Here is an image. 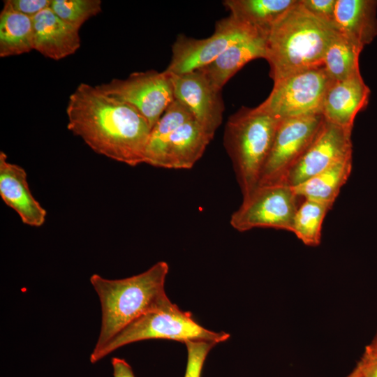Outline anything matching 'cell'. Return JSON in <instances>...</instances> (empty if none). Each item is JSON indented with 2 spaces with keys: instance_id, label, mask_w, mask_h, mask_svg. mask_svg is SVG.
<instances>
[{
  "instance_id": "cell-10",
  "label": "cell",
  "mask_w": 377,
  "mask_h": 377,
  "mask_svg": "<svg viewBox=\"0 0 377 377\" xmlns=\"http://www.w3.org/2000/svg\"><path fill=\"white\" fill-rule=\"evenodd\" d=\"M255 34L260 35L230 15L216 22L214 31L209 37L197 39L179 34L172 45L170 62L164 71L172 75L193 71L214 61L232 44Z\"/></svg>"
},
{
  "instance_id": "cell-20",
  "label": "cell",
  "mask_w": 377,
  "mask_h": 377,
  "mask_svg": "<svg viewBox=\"0 0 377 377\" xmlns=\"http://www.w3.org/2000/svg\"><path fill=\"white\" fill-rule=\"evenodd\" d=\"M352 156L333 164L303 183L292 187L302 199H309L333 206L352 170Z\"/></svg>"
},
{
  "instance_id": "cell-12",
  "label": "cell",
  "mask_w": 377,
  "mask_h": 377,
  "mask_svg": "<svg viewBox=\"0 0 377 377\" xmlns=\"http://www.w3.org/2000/svg\"><path fill=\"white\" fill-rule=\"evenodd\" d=\"M170 75L175 98L184 103L195 119L214 136L225 110L222 90L215 87L199 70Z\"/></svg>"
},
{
  "instance_id": "cell-13",
  "label": "cell",
  "mask_w": 377,
  "mask_h": 377,
  "mask_svg": "<svg viewBox=\"0 0 377 377\" xmlns=\"http://www.w3.org/2000/svg\"><path fill=\"white\" fill-rule=\"evenodd\" d=\"M214 138L195 119L175 130L145 163L169 169H189Z\"/></svg>"
},
{
  "instance_id": "cell-32",
  "label": "cell",
  "mask_w": 377,
  "mask_h": 377,
  "mask_svg": "<svg viewBox=\"0 0 377 377\" xmlns=\"http://www.w3.org/2000/svg\"><path fill=\"white\" fill-rule=\"evenodd\" d=\"M346 377H364L360 372L358 367L356 366L355 368L353 370V371L349 374Z\"/></svg>"
},
{
  "instance_id": "cell-4",
  "label": "cell",
  "mask_w": 377,
  "mask_h": 377,
  "mask_svg": "<svg viewBox=\"0 0 377 377\" xmlns=\"http://www.w3.org/2000/svg\"><path fill=\"white\" fill-rule=\"evenodd\" d=\"M281 120L257 106L242 107L226 122L224 146L243 197L258 186Z\"/></svg>"
},
{
  "instance_id": "cell-2",
  "label": "cell",
  "mask_w": 377,
  "mask_h": 377,
  "mask_svg": "<svg viewBox=\"0 0 377 377\" xmlns=\"http://www.w3.org/2000/svg\"><path fill=\"white\" fill-rule=\"evenodd\" d=\"M169 267L159 261L145 272L120 279H108L94 274L90 283L100 300L101 325L93 351L103 348L133 320L172 302L165 291Z\"/></svg>"
},
{
  "instance_id": "cell-17",
  "label": "cell",
  "mask_w": 377,
  "mask_h": 377,
  "mask_svg": "<svg viewBox=\"0 0 377 377\" xmlns=\"http://www.w3.org/2000/svg\"><path fill=\"white\" fill-rule=\"evenodd\" d=\"M266 41L267 38L258 34L248 36L232 44L214 61L197 70L215 87L222 90L228 80L248 62L265 58Z\"/></svg>"
},
{
  "instance_id": "cell-28",
  "label": "cell",
  "mask_w": 377,
  "mask_h": 377,
  "mask_svg": "<svg viewBox=\"0 0 377 377\" xmlns=\"http://www.w3.org/2000/svg\"><path fill=\"white\" fill-rule=\"evenodd\" d=\"M51 1L6 0L3 1V7L32 18L45 8H50Z\"/></svg>"
},
{
  "instance_id": "cell-30",
  "label": "cell",
  "mask_w": 377,
  "mask_h": 377,
  "mask_svg": "<svg viewBox=\"0 0 377 377\" xmlns=\"http://www.w3.org/2000/svg\"><path fill=\"white\" fill-rule=\"evenodd\" d=\"M113 377H135L131 365L124 359L113 357L111 360Z\"/></svg>"
},
{
  "instance_id": "cell-18",
  "label": "cell",
  "mask_w": 377,
  "mask_h": 377,
  "mask_svg": "<svg viewBox=\"0 0 377 377\" xmlns=\"http://www.w3.org/2000/svg\"><path fill=\"white\" fill-rule=\"evenodd\" d=\"M376 9V0H337V31L364 48L377 36Z\"/></svg>"
},
{
  "instance_id": "cell-27",
  "label": "cell",
  "mask_w": 377,
  "mask_h": 377,
  "mask_svg": "<svg viewBox=\"0 0 377 377\" xmlns=\"http://www.w3.org/2000/svg\"><path fill=\"white\" fill-rule=\"evenodd\" d=\"M300 1L309 13L337 31L335 27L337 0H300Z\"/></svg>"
},
{
  "instance_id": "cell-31",
  "label": "cell",
  "mask_w": 377,
  "mask_h": 377,
  "mask_svg": "<svg viewBox=\"0 0 377 377\" xmlns=\"http://www.w3.org/2000/svg\"><path fill=\"white\" fill-rule=\"evenodd\" d=\"M365 350L371 353L377 355V332L370 343L366 346Z\"/></svg>"
},
{
  "instance_id": "cell-25",
  "label": "cell",
  "mask_w": 377,
  "mask_h": 377,
  "mask_svg": "<svg viewBox=\"0 0 377 377\" xmlns=\"http://www.w3.org/2000/svg\"><path fill=\"white\" fill-rule=\"evenodd\" d=\"M50 8L61 20L80 30L87 20L101 11V1L52 0Z\"/></svg>"
},
{
  "instance_id": "cell-14",
  "label": "cell",
  "mask_w": 377,
  "mask_h": 377,
  "mask_svg": "<svg viewBox=\"0 0 377 377\" xmlns=\"http://www.w3.org/2000/svg\"><path fill=\"white\" fill-rule=\"evenodd\" d=\"M3 151L0 152V195L5 204L15 211L23 223L42 226L47 212L33 196L27 182L25 170L8 160Z\"/></svg>"
},
{
  "instance_id": "cell-23",
  "label": "cell",
  "mask_w": 377,
  "mask_h": 377,
  "mask_svg": "<svg viewBox=\"0 0 377 377\" xmlns=\"http://www.w3.org/2000/svg\"><path fill=\"white\" fill-rule=\"evenodd\" d=\"M332 206L327 203L302 199L293 220L290 232L309 246L320 244L323 221Z\"/></svg>"
},
{
  "instance_id": "cell-9",
  "label": "cell",
  "mask_w": 377,
  "mask_h": 377,
  "mask_svg": "<svg viewBox=\"0 0 377 377\" xmlns=\"http://www.w3.org/2000/svg\"><path fill=\"white\" fill-rule=\"evenodd\" d=\"M324 121L323 114L281 119L258 186L284 184L288 174L310 146Z\"/></svg>"
},
{
  "instance_id": "cell-1",
  "label": "cell",
  "mask_w": 377,
  "mask_h": 377,
  "mask_svg": "<svg viewBox=\"0 0 377 377\" xmlns=\"http://www.w3.org/2000/svg\"><path fill=\"white\" fill-rule=\"evenodd\" d=\"M67 127L93 151L130 166L145 163L151 128L129 105L80 84L70 95Z\"/></svg>"
},
{
  "instance_id": "cell-26",
  "label": "cell",
  "mask_w": 377,
  "mask_h": 377,
  "mask_svg": "<svg viewBox=\"0 0 377 377\" xmlns=\"http://www.w3.org/2000/svg\"><path fill=\"white\" fill-rule=\"evenodd\" d=\"M187 362L184 377H201L202 367L210 350L216 344L207 341H188Z\"/></svg>"
},
{
  "instance_id": "cell-7",
  "label": "cell",
  "mask_w": 377,
  "mask_h": 377,
  "mask_svg": "<svg viewBox=\"0 0 377 377\" xmlns=\"http://www.w3.org/2000/svg\"><path fill=\"white\" fill-rule=\"evenodd\" d=\"M302 199L286 184L260 186L243 197L230 216L231 226L239 232L270 228L290 232Z\"/></svg>"
},
{
  "instance_id": "cell-22",
  "label": "cell",
  "mask_w": 377,
  "mask_h": 377,
  "mask_svg": "<svg viewBox=\"0 0 377 377\" xmlns=\"http://www.w3.org/2000/svg\"><path fill=\"white\" fill-rule=\"evenodd\" d=\"M363 47L338 33L329 45L323 66L329 77L341 81L360 74L359 57Z\"/></svg>"
},
{
  "instance_id": "cell-21",
  "label": "cell",
  "mask_w": 377,
  "mask_h": 377,
  "mask_svg": "<svg viewBox=\"0 0 377 377\" xmlns=\"http://www.w3.org/2000/svg\"><path fill=\"white\" fill-rule=\"evenodd\" d=\"M32 50L33 19L3 7L0 13V57L20 55Z\"/></svg>"
},
{
  "instance_id": "cell-5",
  "label": "cell",
  "mask_w": 377,
  "mask_h": 377,
  "mask_svg": "<svg viewBox=\"0 0 377 377\" xmlns=\"http://www.w3.org/2000/svg\"><path fill=\"white\" fill-rule=\"evenodd\" d=\"M230 334L216 332L199 325L188 311H183L175 304L151 311L126 326L103 348L92 351L90 362L94 364L115 350L134 342L147 339H168L186 342L207 341L216 343L228 339Z\"/></svg>"
},
{
  "instance_id": "cell-3",
  "label": "cell",
  "mask_w": 377,
  "mask_h": 377,
  "mask_svg": "<svg viewBox=\"0 0 377 377\" xmlns=\"http://www.w3.org/2000/svg\"><path fill=\"white\" fill-rule=\"evenodd\" d=\"M338 34L309 13L300 0L274 25L266 41L265 58L274 82L323 66L325 52Z\"/></svg>"
},
{
  "instance_id": "cell-19",
  "label": "cell",
  "mask_w": 377,
  "mask_h": 377,
  "mask_svg": "<svg viewBox=\"0 0 377 377\" xmlns=\"http://www.w3.org/2000/svg\"><path fill=\"white\" fill-rule=\"evenodd\" d=\"M299 0H225L230 15L267 38L278 21Z\"/></svg>"
},
{
  "instance_id": "cell-11",
  "label": "cell",
  "mask_w": 377,
  "mask_h": 377,
  "mask_svg": "<svg viewBox=\"0 0 377 377\" xmlns=\"http://www.w3.org/2000/svg\"><path fill=\"white\" fill-rule=\"evenodd\" d=\"M352 131L324 121L314 140L288 174L284 184L293 187L352 156Z\"/></svg>"
},
{
  "instance_id": "cell-15",
  "label": "cell",
  "mask_w": 377,
  "mask_h": 377,
  "mask_svg": "<svg viewBox=\"0 0 377 377\" xmlns=\"http://www.w3.org/2000/svg\"><path fill=\"white\" fill-rule=\"evenodd\" d=\"M370 89L361 74L332 82L326 93L322 114L324 119L352 131L357 114L369 102Z\"/></svg>"
},
{
  "instance_id": "cell-16",
  "label": "cell",
  "mask_w": 377,
  "mask_h": 377,
  "mask_svg": "<svg viewBox=\"0 0 377 377\" xmlns=\"http://www.w3.org/2000/svg\"><path fill=\"white\" fill-rule=\"evenodd\" d=\"M34 50L45 57L59 60L80 47L79 29L58 17L50 8L32 17Z\"/></svg>"
},
{
  "instance_id": "cell-8",
  "label": "cell",
  "mask_w": 377,
  "mask_h": 377,
  "mask_svg": "<svg viewBox=\"0 0 377 377\" xmlns=\"http://www.w3.org/2000/svg\"><path fill=\"white\" fill-rule=\"evenodd\" d=\"M96 87L131 106L145 119L151 130L175 100L171 75L165 71L135 72L126 79H113Z\"/></svg>"
},
{
  "instance_id": "cell-6",
  "label": "cell",
  "mask_w": 377,
  "mask_h": 377,
  "mask_svg": "<svg viewBox=\"0 0 377 377\" xmlns=\"http://www.w3.org/2000/svg\"><path fill=\"white\" fill-rule=\"evenodd\" d=\"M332 82L323 66L293 74L274 82L269 95L258 107L279 119L322 114Z\"/></svg>"
},
{
  "instance_id": "cell-29",
  "label": "cell",
  "mask_w": 377,
  "mask_h": 377,
  "mask_svg": "<svg viewBox=\"0 0 377 377\" xmlns=\"http://www.w3.org/2000/svg\"><path fill=\"white\" fill-rule=\"evenodd\" d=\"M357 367L364 377H377V355L364 350Z\"/></svg>"
},
{
  "instance_id": "cell-24",
  "label": "cell",
  "mask_w": 377,
  "mask_h": 377,
  "mask_svg": "<svg viewBox=\"0 0 377 377\" xmlns=\"http://www.w3.org/2000/svg\"><path fill=\"white\" fill-rule=\"evenodd\" d=\"M193 119L190 110L175 98L151 130L145 150V163L157 152L175 130Z\"/></svg>"
}]
</instances>
